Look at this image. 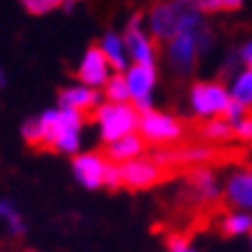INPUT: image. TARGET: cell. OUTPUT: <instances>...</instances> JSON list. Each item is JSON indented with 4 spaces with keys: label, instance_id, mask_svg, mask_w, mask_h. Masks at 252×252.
<instances>
[{
    "label": "cell",
    "instance_id": "obj_1",
    "mask_svg": "<svg viewBox=\"0 0 252 252\" xmlns=\"http://www.w3.org/2000/svg\"><path fill=\"white\" fill-rule=\"evenodd\" d=\"M148 26L155 39L171 42L183 32H199L208 23L197 0H162L151 9Z\"/></svg>",
    "mask_w": 252,
    "mask_h": 252
},
{
    "label": "cell",
    "instance_id": "obj_2",
    "mask_svg": "<svg viewBox=\"0 0 252 252\" xmlns=\"http://www.w3.org/2000/svg\"><path fill=\"white\" fill-rule=\"evenodd\" d=\"M39 125V146L58 153H77L79 151V130L84 125V114L58 109L46 111L37 118Z\"/></svg>",
    "mask_w": 252,
    "mask_h": 252
},
{
    "label": "cell",
    "instance_id": "obj_3",
    "mask_svg": "<svg viewBox=\"0 0 252 252\" xmlns=\"http://www.w3.org/2000/svg\"><path fill=\"white\" fill-rule=\"evenodd\" d=\"M213 44V31L206 26L199 32H183L167 42V63L178 77H190L197 67L199 54L208 51Z\"/></svg>",
    "mask_w": 252,
    "mask_h": 252
},
{
    "label": "cell",
    "instance_id": "obj_4",
    "mask_svg": "<svg viewBox=\"0 0 252 252\" xmlns=\"http://www.w3.org/2000/svg\"><path fill=\"white\" fill-rule=\"evenodd\" d=\"M229 104L231 93L220 81H199L190 88V107L199 118H224Z\"/></svg>",
    "mask_w": 252,
    "mask_h": 252
},
{
    "label": "cell",
    "instance_id": "obj_5",
    "mask_svg": "<svg viewBox=\"0 0 252 252\" xmlns=\"http://www.w3.org/2000/svg\"><path fill=\"white\" fill-rule=\"evenodd\" d=\"M97 123L99 130H102V139L109 146L123 137L134 134V130H139L141 116L130 104H111V102H107L104 107L97 109Z\"/></svg>",
    "mask_w": 252,
    "mask_h": 252
},
{
    "label": "cell",
    "instance_id": "obj_6",
    "mask_svg": "<svg viewBox=\"0 0 252 252\" xmlns=\"http://www.w3.org/2000/svg\"><path fill=\"white\" fill-rule=\"evenodd\" d=\"M139 130H141L146 141H151V144L174 146L178 139H183L185 125L176 116L162 114V111H148V114H141Z\"/></svg>",
    "mask_w": 252,
    "mask_h": 252
},
{
    "label": "cell",
    "instance_id": "obj_7",
    "mask_svg": "<svg viewBox=\"0 0 252 252\" xmlns=\"http://www.w3.org/2000/svg\"><path fill=\"white\" fill-rule=\"evenodd\" d=\"M121 174L125 188L146 190L164 178V167H160L153 158H139V160H132L127 164H121Z\"/></svg>",
    "mask_w": 252,
    "mask_h": 252
},
{
    "label": "cell",
    "instance_id": "obj_8",
    "mask_svg": "<svg viewBox=\"0 0 252 252\" xmlns=\"http://www.w3.org/2000/svg\"><path fill=\"white\" fill-rule=\"evenodd\" d=\"M109 164H111V162L107 160V155H99V153L77 155L74 162H72L77 181L84 185V188H88V190H95L99 185H104Z\"/></svg>",
    "mask_w": 252,
    "mask_h": 252
},
{
    "label": "cell",
    "instance_id": "obj_9",
    "mask_svg": "<svg viewBox=\"0 0 252 252\" xmlns=\"http://www.w3.org/2000/svg\"><path fill=\"white\" fill-rule=\"evenodd\" d=\"M109 72H111V63L107 61L104 51L99 46H91L79 65L77 77L84 81V86L95 91V88H102L109 84Z\"/></svg>",
    "mask_w": 252,
    "mask_h": 252
},
{
    "label": "cell",
    "instance_id": "obj_10",
    "mask_svg": "<svg viewBox=\"0 0 252 252\" xmlns=\"http://www.w3.org/2000/svg\"><path fill=\"white\" fill-rule=\"evenodd\" d=\"M224 199H227V204L234 206L236 211L252 213V167L236 169V171L227 178Z\"/></svg>",
    "mask_w": 252,
    "mask_h": 252
},
{
    "label": "cell",
    "instance_id": "obj_11",
    "mask_svg": "<svg viewBox=\"0 0 252 252\" xmlns=\"http://www.w3.org/2000/svg\"><path fill=\"white\" fill-rule=\"evenodd\" d=\"M139 23H141V16L137 14L130 21V26H127L125 46H127V51H130V56L134 58L137 65H153L155 63V44L151 42V37L139 28Z\"/></svg>",
    "mask_w": 252,
    "mask_h": 252
},
{
    "label": "cell",
    "instance_id": "obj_12",
    "mask_svg": "<svg viewBox=\"0 0 252 252\" xmlns=\"http://www.w3.org/2000/svg\"><path fill=\"white\" fill-rule=\"evenodd\" d=\"M127 88H130V95L134 102H141V99H151V91H153L155 86V65H132L127 69Z\"/></svg>",
    "mask_w": 252,
    "mask_h": 252
},
{
    "label": "cell",
    "instance_id": "obj_13",
    "mask_svg": "<svg viewBox=\"0 0 252 252\" xmlns=\"http://www.w3.org/2000/svg\"><path fill=\"white\" fill-rule=\"evenodd\" d=\"M144 148L146 139H141L139 134H130V137H123L107 146V160L111 164H127L132 160H139Z\"/></svg>",
    "mask_w": 252,
    "mask_h": 252
},
{
    "label": "cell",
    "instance_id": "obj_14",
    "mask_svg": "<svg viewBox=\"0 0 252 252\" xmlns=\"http://www.w3.org/2000/svg\"><path fill=\"white\" fill-rule=\"evenodd\" d=\"M97 99H99L97 93L93 91V88H88V86H74V88H65L58 95V104H61V109L86 114V111L97 107Z\"/></svg>",
    "mask_w": 252,
    "mask_h": 252
},
{
    "label": "cell",
    "instance_id": "obj_15",
    "mask_svg": "<svg viewBox=\"0 0 252 252\" xmlns=\"http://www.w3.org/2000/svg\"><path fill=\"white\" fill-rule=\"evenodd\" d=\"M190 188L199 201H215V199L220 197L218 181H215L213 171H208V169H194V171H192Z\"/></svg>",
    "mask_w": 252,
    "mask_h": 252
},
{
    "label": "cell",
    "instance_id": "obj_16",
    "mask_svg": "<svg viewBox=\"0 0 252 252\" xmlns=\"http://www.w3.org/2000/svg\"><path fill=\"white\" fill-rule=\"evenodd\" d=\"M229 93L234 102L243 104L248 111H252V69L250 67L241 69L234 77V81L229 86Z\"/></svg>",
    "mask_w": 252,
    "mask_h": 252
},
{
    "label": "cell",
    "instance_id": "obj_17",
    "mask_svg": "<svg viewBox=\"0 0 252 252\" xmlns=\"http://www.w3.org/2000/svg\"><path fill=\"white\" fill-rule=\"evenodd\" d=\"M199 132L211 144H222V141H229L234 137V125L227 118H211L199 127Z\"/></svg>",
    "mask_w": 252,
    "mask_h": 252
},
{
    "label": "cell",
    "instance_id": "obj_18",
    "mask_svg": "<svg viewBox=\"0 0 252 252\" xmlns=\"http://www.w3.org/2000/svg\"><path fill=\"white\" fill-rule=\"evenodd\" d=\"M222 234L227 236H243V234H252V213L245 211H231L222 218Z\"/></svg>",
    "mask_w": 252,
    "mask_h": 252
},
{
    "label": "cell",
    "instance_id": "obj_19",
    "mask_svg": "<svg viewBox=\"0 0 252 252\" xmlns=\"http://www.w3.org/2000/svg\"><path fill=\"white\" fill-rule=\"evenodd\" d=\"M104 56H107V61L111 63V67L114 69H125V42H123L118 35L114 32H109L107 37L102 39V46H99Z\"/></svg>",
    "mask_w": 252,
    "mask_h": 252
},
{
    "label": "cell",
    "instance_id": "obj_20",
    "mask_svg": "<svg viewBox=\"0 0 252 252\" xmlns=\"http://www.w3.org/2000/svg\"><path fill=\"white\" fill-rule=\"evenodd\" d=\"M104 93H107V99L111 104H127V99L132 97L130 88H127V79L121 74L109 79V84L104 86Z\"/></svg>",
    "mask_w": 252,
    "mask_h": 252
},
{
    "label": "cell",
    "instance_id": "obj_21",
    "mask_svg": "<svg viewBox=\"0 0 252 252\" xmlns=\"http://www.w3.org/2000/svg\"><path fill=\"white\" fill-rule=\"evenodd\" d=\"M0 220L7 222L9 231H12L14 236H21L23 231H26V227H23V220H21V215H19V211H16L14 204H12V201H7V199H0Z\"/></svg>",
    "mask_w": 252,
    "mask_h": 252
},
{
    "label": "cell",
    "instance_id": "obj_22",
    "mask_svg": "<svg viewBox=\"0 0 252 252\" xmlns=\"http://www.w3.org/2000/svg\"><path fill=\"white\" fill-rule=\"evenodd\" d=\"M197 2L204 14H218V12H236L243 7L245 0H197Z\"/></svg>",
    "mask_w": 252,
    "mask_h": 252
},
{
    "label": "cell",
    "instance_id": "obj_23",
    "mask_svg": "<svg viewBox=\"0 0 252 252\" xmlns=\"http://www.w3.org/2000/svg\"><path fill=\"white\" fill-rule=\"evenodd\" d=\"M21 2H23V7L28 9L31 14H46V12L61 7V5L72 7V2H69V0H21Z\"/></svg>",
    "mask_w": 252,
    "mask_h": 252
},
{
    "label": "cell",
    "instance_id": "obj_24",
    "mask_svg": "<svg viewBox=\"0 0 252 252\" xmlns=\"http://www.w3.org/2000/svg\"><path fill=\"white\" fill-rule=\"evenodd\" d=\"M234 137L241 141H252V114H248L243 121L234 125Z\"/></svg>",
    "mask_w": 252,
    "mask_h": 252
},
{
    "label": "cell",
    "instance_id": "obj_25",
    "mask_svg": "<svg viewBox=\"0 0 252 252\" xmlns=\"http://www.w3.org/2000/svg\"><path fill=\"white\" fill-rule=\"evenodd\" d=\"M248 116V109L243 107V104H238V102H234L231 99V104H229V109H227V114H224V118L231 123V125H236V123H241Z\"/></svg>",
    "mask_w": 252,
    "mask_h": 252
},
{
    "label": "cell",
    "instance_id": "obj_26",
    "mask_svg": "<svg viewBox=\"0 0 252 252\" xmlns=\"http://www.w3.org/2000/svg\"><path fill=\"white\" fill-rule=\"evenodd\" d=\"M104 185H109V188H121V185H123L121 164H109V171H107V181H104Z\"/></svg>",
    "mask_w": 252,
    "mask_h": 252
},
{
    "label": "cell",
    "instance_id": "obj_27",
    "mask_svg": "<svg viewBox=\"0 0 252 252\" xmlns=\"http://www.w3.org/2000/svg\"><path fill=\"white\" fill-rule=\"evenodd\" d=\"M190 248V243H188V238L181 236V234H176V236L169 238V250L171 252H183Z\"/></svg>",
    "mask_w": 252,
    "mask_h": 252
},
{
    "label": "cell",
    "instance_id": "obj_28",
    "mask_svg": "<svg viewBox=\"0 0 252 252\" xmlns=\"http://www.w3.org/2000/svg\"><path fill=\"white\" fill-rule=\"evenodd\" d=\"M241 61H243L245 65H250L252 63V39L250 42H245L243 49H241Z\"/></svg>",
    "mask_w": 252,
    "mask_h": 252
},
{
    "label": "cell",
    "instance_id": "obj_29",
    "mask_svg": "<svg viewBox=\"0 0 252 252\" xmlns=\"http://www.w3.org/2000/svg\"><path fill=\"white\" fill-rule=\"evenodd\" d=\"M5 86V74H2V69H0V88Z\"/></svg>",
    "mask_w": 252,
    "mask_h": 252
},
{
    "label": "cell",
    "instance_id": "obj_30",
    "mask_svg": "<svg viewBox=\"0 0 252 252\" xmlns=\"http://www.w3.org/2000/svg\"><path fill=\"white\" fill-rule=\"evenodd\" d=\"M183 252H197V250H192V248H188V250H183Z\"/></svg>",
    "mask_w": 252,
    "mask_h": 252
},
{
    "label": "cell",
    "instance_id": "obj_31",
    "mask_svg": "<svg viewBox=\"0 0 252 252\" xmlns=\"http://www.w3.org/2000/svg\"><path fill=\"white\" fill-rule=\"evenodd\" d=\"M250 248H252V234H250Z\"/></svg>",
    "mask_w": 252,
    "mask_h": 252
},
{
    "label": "cell",
    "instance_id": "obj_32",
    "mask_svg": "<svg viewBox=\"0 0 252 252\" xmlns=\"http://www.w3.org/2000/svg\"><path fill=\"white\" fill-rule=\"evenodd\" d=\"M248 67H250V69H252V63H250V65H248Z\"/></svg>",
    "mask_w": 252,
    "mask_h": 252
},
{
    "label": "cell",
    "instance_id": "obj_33",
    "mask_svg": "<svg viewBox=\"0 0 252 252\" xmlns=\"http://www.w3.org/2000/svg\"><path fill=\"white\" fill-rule=\"evenodd\" d=\"M28 252H31V250H28Z\"/></svg>",
    "mask_w": 252,
    "mask_h": 252
}]
</instances>
